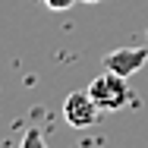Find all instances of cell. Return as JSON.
Returning <instances> with one entry per match:
<instances>
[{
    "label": "cell",
    "instance_id": "cell-1",
    "mask_svg": "<svg viewBox=\"0 0 148 148\" xmlns=\"http://www.w3.org/2000/svg\"><path fill=\"white\" fill-rule=\"evenodd\" d=\"M88 95L95 98V104L101 110H120L126 101H129V88H126V79L104 69L101 76H95L88 85Z\"/></svg>",
    "mask_w": 148,
    "mask_h": 148
},
{
    "label": "cell",
    "instance_id": "cell-2",
    "mask_svg": "<svg viewBox=\"0 0 148 148\" xmlns=\"http://www.w3.org/2000/svg\"><path fill=\"white\" fill-rule=\"evenodd\" d=\"M101 117V107L95 104V98L85 91H69L66 95V101H63V120L73 126V129H88L95 126Z\"/></svg>",
    "mask_w": 148,
    "mask_h": 148
},
{
    "label": "cell",
    "instance_id": "cell-3",
    "mask_svg": "<svg viewBox=\"0 0 148 148\" xmlns=\"http://www.w3.org/2000/svg\"><path fill=\"white\" fill-rule=\"evenodd\" d=\"M145 63H148V47H117V51L104 54V60H101L104 69L117 73V76H123V79L136 76Z\"/></svg>",
    "mask_w": 148,
    "mask_h": 148
},
{
    "label": "cell",
    "instance_id": "cell-4",
    "mask_svg": "<svg viewBox=\"0 0 148 148\" xmlns=\"http://www.w3.org/2000/svg\"><path fill=\"white\" fill-rule=\"evenodd\" d=\"M19 148H47V142H44L41 129H29V132L22 136V142H19Z\"/></svg>",
    "mask_w": 148,
    "mask_h": 148
},
{
    "label": "cell",
    "instance_id": "cell-5",
    "mask_svg": "<svg viewBox=\"0 0 148 148\" xmlns=\"http://www.w3.org/2000/svg\"><path fill=\"white\" fill-rule=\"evenodd\" d=\"M76 0H44V6L47 10H54V13H63V10H69Z\"/></svg>",
    "mask_w": 148,
    "mask_h": 148
},
{
    "label": "cell",
    "instance_id": "cell-6",
    "mask_svg": "<svg viewBox=\"0 0 148 148\" xmlns=\"http://www.w3.org/2000/svg\"><path fill=\"white\" fill-rule=\"evenodd\" d=\"M82 3H98V0H82Z\"/></svg>",
    "mask_w": 148,
    "mask_h": 148
}]
</instances>
